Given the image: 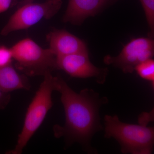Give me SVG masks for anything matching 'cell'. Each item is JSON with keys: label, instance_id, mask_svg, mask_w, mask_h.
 Masks as SVG:
<instances>
[{"label": "cell", "instance_id": "cell-3", "mask_svg": "<svg viewBox=\"0 0 154 154\" xmlns=\"http://www.w3.org/2000/svg\"><path fill=\"white\" fill-rule=\"evenodd\" d=\"M57 76H53L51 71L46 72L43 82L28 106L22 131L18 135L16 146L8 153H22L31 138L41 126L49 110L52 108L53 103L51 95L54 91H57Z\"/></svg>", "mask_w": 154, "mask_h": 154}, {"label": "cell", "instance_id": "cell-11", "mask_svg": "<svg viewBox=\"0 0 154 154\" xmlns=\"http://www.w3.org/2000/svg\"><path fill=\"white\" fill-rule=\"evenodd\" d=\"M138 75L154 85V60L149 59L139 64L134 69Z\"/></svg>", "mask_w": 154, "mask_h": 154}, {"label": "cell", "instance_id": "cell-9", "mask_svg": "<svg viewBox=\"0 0 154 154\" xmlns=\"http://www.w3.org/2000/svg\"><path fill=\"white\" fill-rule=\"evenodd\" d=\"M113 0H69L63 21L81 25L87 18L94 17Z\"/></svg>", "mask_w": 154, "mask_h": 154}, {"label": "cell", "instance_id": "cell-16", "mask_svg": "<svg viewBox=\"0 0 154 154\" xmlns=\"http://www.w3.org/2000/svg\"><path fill=\"white\" fill-rule=\"evenodd\" d=\"M34 0H21V2L19 3V6L22 5L24 4H27V3L32 2Z\"/></svg>", "mask_w": 154, "mask_h": 154}, {"label": "cell", "instance_id": "cell-8", "mask_svg": "<svg viewBox=\"0 0 154 154\" xmlns=\"http://www.w3.org/2000/svg\"><path fill=\"white\" fill-rule=\"evenodd\" d=\"M49 48L57 57L75 54H89L85 42L63 29H53L46 36Z\"/></svg>", "mask_w": 154, "mask_h": 154}, {"label": "cell", "instance_id": "cell-13", "mask_svg": "<svg viewBox=\"0 0 154 154\" xmlns=\"http://www.w3.org/2000/svg\"><path fill=\"white\" fill-rule=\"evenodd\" d=\"M13 54L11 48L5 46H0V67L12 64Z\"/></svg>", "mask_w": 154, "mask_h": 154}, {"label": "cell", "instance_id": "cell-14", "mask_svg": "<svg viewBox=\"0 0 154 154\" xmlns=\"http://www.w3.org/2000/svg\"><path fill=\"white\" fill-rule=\"evenodd\" d=\"M11 100L10 93H6L0 88V110L5 109Z\"/></svg>", "mask_w": 154, "mask_h": 154}, {"label": "cell", "instance_id": "cell-7", "mask_svg": "<svg viewBox=\"0 0 154 154\" xmlns=\"http://www.w3.org/2000/svg\"><path fill=\"white\" fill-rule=\"evenodd\" d=\"M56 57L57 69L62 70L71 77L94 78L99 84H104L106 81L108 69L94 66L90 61L89 54H75Z\"/></svg>", "mask_w": 154, "mask_h": 154}, {"label": "cell", "instance_id": "cell-10", "mask_svg": "<svg viewBox=\"0 0 154 154\" xmlns=\"http://www.w3.org/2000/svg\"><path fill=\"white\" fill-rule=\"evenodd\" d=\"M30 85L28 78L18 73L12 64L0 67V88L6 93L24 89L29 90Z\"/></svg>", "mask_w": 154, "mask_h": 154}, {"label": "cell", "instance_id": "cell-12", "mask_svg": "<svg viewBox=\"0 0 154 154\" xmlns=\"http://www.w3.org/2000/svg\"><path fill=\"white\" fill-rule=\"evenodd\" d=\"M145 14L148 25V37L153 38L154 36V0H139Z\"/></svg>", "mask_w": 154, "mask_h": 154}, {"label": "cell", "instance_id": "cell-6", "mask_svg": "<svg viewBox=\"0 0 154 154\" xmlns=\"http://www.w3.org/2000/svg\"><path fill=\"white\" fill-rule=\"evenodd\" d=\"M154 55L153 38L139 37L131 39L116 56H105L104 62L120 69L124 73H132L137 65L152 58Z\"/></svg>", "mask_w": 154, "mask_h": 154}, {"label": "cell", "instance_id": "cell-5", "mask_svg": "<svg viewBox=\"0 0 154 154\" xmlns=\"http://www.w3.org/2000/svg\"><path fill=\"white\" fill-rule=\"evenodd\" d=\"M62 0H46L44 2H30L19 6L1 32L6 36L17 30H26L42 19H49L57 14L62 5Z\"/></svg>", "mask_w": 154, "mask_h": 154}, {"label": "cell", "instance_id": "cell-15", "mask_svg": "<svg viewBox=\"0 0 154 154\" xmlns=\"http://www.w3.org/2000/svg\"><path fill=\"white\" fill-rule=\"evenodd\" d=\"M14 2V0H0V14L8 10Z\"/></svg>", "mask_w": 154, "mask_h": 154}, {"label": "cell", "instance_id": "cell-4", "mask_svg": "<svg viewBox=\"0 0 154 154\" xmlns=\"http://www.w3.org/2000/svg\"><path fill=\"white\" fill-rule=\"evenodd\" d=\"M11 49L16 68L25 75L44 76L57 69L56 57L49 48H42L30 38L18 42Z\"/></svg>", "mask_w": 154, "mask_h": 154}, {"label": "cell", "instance_id": "cell-1", "mask_svg": "<svg viewBox=\"0 0 154 154\" xmlns=\"http://www.w3.org/2000/svg\"><path fill=\"white\" fill-rule=\"evenodd\" d=\"M57 91L61 94L66 121L63 126H54V136L63 137L67 146L78 143L88 152H95L91 141L94 134L103 128L99 110L108 102V99L100 97L99 94L88 88L76 93L60 76H57Z\"/></svg>", "mask_w": 154, "mask_h": 154}, {"label": "cell", "instance_id": "cell-2", "mask_svg": "<svg viewBox=\"0 0 154 154\" xmlns=\"http://www.w3.org/2000/svg\"><path fill=\"white\" fill-rule=\"evenodd\" d=\"M152 116L145 113L140 118V124L124 123L117 115H105V137L117 140L124 154H150L153 150L154 129L147 125Z\"/></svg>", "mask_w": 154, "mask_h": 154}]
</instances>
